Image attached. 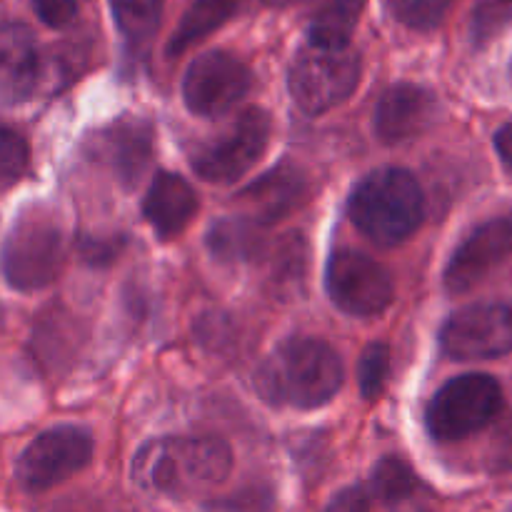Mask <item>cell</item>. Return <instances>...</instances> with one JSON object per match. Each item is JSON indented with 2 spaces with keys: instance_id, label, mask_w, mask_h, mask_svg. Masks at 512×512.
<instances>
[{
  "instance_id": "obj_5",
  "label": "cell",
  "mask_w": 512,
  "mask_h": 512,
  "mask_svg": "<svg viewBox=\"0 0 512 512\" xmlns=\"http://www.w3.org/2000/svg\"><path fill=\"white\" fill-rule=\"evenodd\" d=\"M503 410V388L493 375L468 373L448 380L425 410L428 433L440 443L470 438Z\"/></svg>"
},
{
  "instance_id": "obj_10",
  "label": "cell",
  "mask_w": 512,
  "mask_h": 512,
  "mask_svg": "<svg viewBox=\"0 0 512 512\" xmlns=\"http://www.w3.org/2000/svg\"><path fill=\"white\" fill-rule=\"evenodd\" d=\"M253 75L248 65L225 50H210L188 65L183 100L200 118H220L248 95Z\"/></svg>"
},
{
  "instance_id": "obj_3",
  "label": "cell",
  "mask_w": 512,
  "mask_h": 512,
  "mask_svg": "<svg viewBox=\"0 0 512 512\" xmlns=\"http://www.w3.org/2000/svg\"><path fill=\"white\" fill-rule=\"evenodd\" d=\"M348 218L375 245L393 248L405 243L423 223V188L410 170H373L350 193Z\"/></svg>"
},
{
  "instance_id": "obj_25",
  "label": "cell",
  "mask_w": 512,
  "mask_h": 512,
  "mask_svg": "<svg viewBox=\"0 0 512 512\" xmlns=\"http://www.w3.org/2000/svg\"><path fill=\"white\" fill-rule=\"evenodd\" d=\"M30 150L23 135L13 128H0V190H8L25 175Z\"/></svg>"
},
{
  "instance_id": "obj_20",
  "label": "cell",
  "mask_w": 512,
  "mask_h": 512,
  "mask_svg": "<svg viewBox=\"0 0 512 512\" xmlns=\"http://www.w3.org/2000/svg\"><path fill=\"white\" fill-rule=\"evenodd\" d=\"M208 248L213 258L223 263L255 260L265 248V225L255 223L248 215L218 220L208 233Z\"/></svg>"
},
{
  "instance_id": "obj_27",
  "label": "cell",
  "mask_w": 512,
  "mask_h": 512,
  "mask_svg": "<svg viewBox=\"0 0 512 512\" xmlns=\"http://www.w3.org/2000/svg\"><path fill=\"white\" fill-rule=\"evenodd\" d=\"M35 15L50 28H65L78 15V3L75 0H33Z\"/></svg>"
},
{
  "instance_id": "obj_30",
  "label": "cell",
  "mask_w": 512,
  "mask_h": 512,
  "mask_svg": "<svg viewBox=\"0 0 512 512\" xmlns=\"http://www.w3.org/2000/svg\"><path fill=\"white\" fill-rule=\"evenodd\" d=\"M480 5H485V8L505 15V18H510L512 15V0H480Z\"/></svg>"
},
{
  "instance_id": "obj_8",
  "label": "cell",
  "mask_w": 512,
  "mask_h": 512,
  "mask_svg": "<svg viewBox=\"0 0 512 512\" xmlns=\"http://www.w3.org/2000/svg\"><path fill=\"white\" fill-rule=\"evenodd\" d=\"M325 288L338 310L353 318H375L385 313L395 298L388 270L358 250H335L325 265Z\"/></svg>"
},
{
  "instance_id": "obj_16",
  "label": "cell",
  "mask_w": 512,
  "mask_h": 512,
  "mask_svg": "<svg viewBox=\"0 0 512 512\" xmlns=\"http://www.w3.org/2000/svg\"><path fill=\"white\" fill-rule=\"evenodd\" d=\"M200 200L193 185L178 173H158L143 200V215L163 240L178 238L198 215Z\"/></svg>"
},
{
  "instance_id": "obj_23",
  "label": "cell",
  "mask_w": 512,
  "mask_h": 512,
  "mask_svg": "<svg viewBox=\"0 0 512 512\" xmlns=\"http://www.w3.org/2000/svg\"><path fill=\"white\" fill-rule=\"evenodd\" d=\"M390 15L410 30H433L443 23L453 0H385Z\"/></svg>"
},
{
  "instance_id": "obj_7",
  "label": "cell",
  "mask_w": 512,
  "mask_h": 512,
  "mask_svg": "<svg viewBox=\"0 0 512 512\" xmlns=\"http://www.w3.org/2000/svg\"><path fill=\"white\" fill-rule=\"evenodd\" d=\"M270 135V115L263 108H245L223 130L195 145L190 168L208 183H233L263 158Z\"/></svg>"
},
{
  "instance_id": "obj_4",
  "label": "cell",
  "mask_w": 512,
  "mask_h": 512,
  "mask_svg": "<svg viewBox=\"0 0 512 512\" xmlns=\"http://www.w3.org/2000/svg\"><path fill=\"white\" fill-rule=\"evenodd\" d=\"M63 263L65 235L53 210L43 205L23 210L0 248V273L5 283L33 293L53 283Z\"/></svg>"
},
{
  "instance_id": "obj_15",
  "label": "cell",
  "mask_w": 512,
  "mask_h": 512,
  "mask_svg": "<svg viewBox=\"0 0 512 512\" xmlns=\"http://www.w3.org/2000/svg\"><path fill=\"white\" fill-rule=\"evenodd\" d=\"M40 80V55L25 25L0 28V105L25 103Z\"/></svg>"
},
{
  "instance_id": "obj_2",
  "label": "cell",
  "mask_w": 512,
  "mask_h": 512,
  "mask_svg": "<svg viewBox=\"0 0 512 512\" xmlns=\"http://www.w3.org/2000/svg\"><path fill=\"white\" fill-rule=\"evenodd\" d=\"M233 470V450L225 440L158 438L133 458V480L150 493L190 498L223 483Z\"/></svg>"
},
{
  "instance_id": "obj_9",
  "label": "cell",
  "mask_w": 512,
  "mask_h": 512,
  "mask_svg": "<svg viewBox=\"0 0 512 512\" xmlns=\"http://www.w3.org/2000/svg\"><path fill=\"white\" fill-rule=\"evenodd\" d=\"M93 450L95 445L88 430L75 425L45 430L18 458L15 478L28 493H45L88 468Z\"/></svg>"
},
{
  "instance_id": "obj_1",
  "label": "cell",
  "mask_w": 512,
  "mask_h": 512,
  "mask_svg": "<svg viewBox=\"0 0 512 512\" xmlns=\"http://www.w3.org/2000/svg\"><path fill=\"white\" fill-rule=\"evenodd\" d=\"M345 368L333 345L318 338L280 343L255 373V388L278 408L315 410L340 393Z\"/></svg>"
},
{
  "instance_id": "obj_18",
  "label": "cell",
  "mask_w": 512,
  "mask_h": 512,
  "mask_svg": "<svg viewBox=\"0 0 512 512\" xmlns=\"http://www.w3.org/2000/svg\"><path fill=\"white\" fill-rule=\"evenodd\" d=\"M373 493L388 512H433V493L405 460L383 458L373 470Z\"/></svg>"
},
{
  "instance_id": "obj_19",
  "label": "cell",
  "mask_w": 512,
  "mask_h": 512,
  "mask_svg": "<svg viewBox=\"0 0 512 512\" xmlns=\"http://www.w3.org/2000/svg\"><path fill=\"white\" fill-rule=\"evenodd\" d=\"M245 0H193L185 15L180 18L173 38L168 43L170 55H180L195 43L208 38L218 28H223L230 18L240 13Z\"/></svg>"
},
{
  "instance_id": "obj_28",
  "label": "cell",
  "mask_w": 512,
  "mask_h": 512,
  "mask_svg": "<svg viewBox=\"0 0 512 512\" xmlns=\"http://www.w3.org/2000/svg\"><path fill=\"white\" fill-rule=\"evenodd\" d=\"M323 512H370V498L363 488H345Z\"/></svg>"
},
{
  "instance_id": "obj_13",
  "label": "cell",
  "mask_w": 512,
  "mask_h": 512,
  "mask_svg": "<svg viewBox=\"0 0 512 512\" xmlns=\"http://www.w3.org/2000/svg\"><path fill=\"white\" fill-rule=\"evenodd\" d=\"M90 145L93 158L110 168L125 188H133L153 158V128L140 118H120L100 130Z\"/></svg>"
},
{
  "instance_id": "obj_32",
  "label": "cell",
  "mask_w": 512,
  "mask_h": 512,
  "mask_svg": "<svg viewBox=\"0 0 512 512\" xmlns=\"http://www.w3.org/2000/svg\"><path fill=\"white\" fill-rule=\"evenodd\" d=\"M0 323H3V310H0Z\"/></svg>"
},
{
  "instance_id": "obj_21",
  "label": "cell",
  "mask_w": 512,
  "mask_h": 512,
  "mask_svg": "<svg viewBox=\"0 0 512 512\" xmlns=\"http://www.w3.org/2000/svg\"><path fill=\"white\" fill-rule=\"evenodd\" d=\"M130 55H145L160 28L165 0H110Z\"/></svg>"
},
{
  "instance_id": "obj_6",
  "label": "cell",
  "mask_w": 512,
  "mask_h": 512,
  "mask_svg": "<svg viewBox=\"0 0 512 512\" xmlns=\"http://www.w3.org/2000/svg\"><path fill=\"white\" fill-rule=\"evenodd\" d=\"M360 83V58L353 48L308 43L295 55L288 88L295 105L308 115H323L345 103Z\"/></svg>"
},
{
  "instance_id": "obj_31",
  "label": "cell",
  "mask_w": 512,
  "mask_h": 512,
  "mask_svg": "<svg viewBox=\"0 0 512 512\" xmlns=\"http://www.w3.org/2000/svg\"><path fill=\"white\" fill-rule=\"evenodd\" d=\"M265 3H273V5H285V3H293V0H265Z\"/></svg>"
},
{
  "instance_id": "obj_11",
  "label": "cell",
  "mask_w": 512,
  "mask_h": 512,
  "mask_svg": "<svg viewBox=\"0 0 512 512\" xmlns=\"http://www.w3.org/2000/svg\"><path fill=\"white\" fill-rule=\"evenodd\" d=\"M440 348L453 360H495L512 353V310L500 303L460 308L440 330Z\"/></svg>"
},
{
  "instance_id": "obj_26",
  "label": "cell",
  "mask_w": 512,
  "mask_h": 512,
  "mask_svg": "<svg viewBox=\"0 0 512 512\" xmlns=\"http://www.w3.org/2000/svg\"><path fill=\"white\" fill-rule=\"evenodd\" d=\"M273 493L268 485H245L235 493L213 498L203 505V512H273Z\"/></svg>"
},
{
  "instance_id": "obj_14",
  "label": "cell",
  "mask_w": 512,
  "mask_h": 512,
  "mask_svg": "<svg viewBox=\"0 0 512 512\" xmlns=\"http://www.w3.org/2000/svg\"><path fill=\"white\" fill-rule=\"evenodd\" d=\"M435 95L413 83L385 90L373 115V130L383 143L395 145L425 133L435 120Z\"/></svg>"
},
{
  "instance_id": "obj_12",
  "label": "cell",
  "mask_w": 512,
  "mask_h": 512,
  "mask_svg": "<svg viewBox=\"0 0 512 512\" xmlns=\"http://www.w3.org/2000/svg\"><path fill=\"white\" fill-rule=\"evenodd\" d=\"M512 250V220L495 218L478 225L450 258L445 268V288L453 295L473 290Z\"/></svg>"
},
{
  "instance_id": "obj_22",
  "label": "cell",
  "mask_w": 512,
  "mask_h": 512,
  "mask_svg": "<svg viewBox=\"0 0 512 512\" xmlns=\"http://www.w3.org/2000/svg\"><path fill=\"white\" fill-rule=\"evenodd\" d=\"M368 0H320L310 20V40L328 48H348Z\"/></svg>"
},
{
  "instance_id": "obj_17",
  "label": "cell",
  "mask_w": 512,
  "mask_h": 512,
  "mask_svg": "<svg viewBox=\"0 0 512 512\" xmlns=\"http://www.w3.org/2000/svg\"><path fill=\"white\" fill-rule=\"evenodd\" d=\"M305 193H308L305 175L298 168L285 163L280 168L270 170L268 175H263L258 183L248 185L238 195V200L248 205V218H253L260 225H270L293 213L300 200L305 198Z\"/></svg>"
},
{
  "instance_id": "obj_29",
  "label": "cell",
  "mask_w": 512,
  "mask_h": 512,
  "mask_svg": "<svg viewBox=\"0 0 512 512\" xmlns=\"http://www.w3.org/2000/svg\"><path fill=\"white\" fill-rule=\"evenodd\" d=\"M495 150H498L503 168L512 175V123L503 125V128L495 133Z\"/></svg>"
},
{
  "instance_id": "obj_24",
  "label": "cell",
  "mask_w": 512,
  "mask_h": 512,
  "mask_svg": "<svg viewBox=\"0 0 512 512\" xmlns=\"http://www.w3.org/2000/svg\"><path fill=\"white\" fill-rule=\"evenodd\" d=\"M390 375V350L385 343H373L363 350L358 363V383L365 400H375L383 393Z\"/></svg>"
}]
</instances>
